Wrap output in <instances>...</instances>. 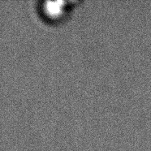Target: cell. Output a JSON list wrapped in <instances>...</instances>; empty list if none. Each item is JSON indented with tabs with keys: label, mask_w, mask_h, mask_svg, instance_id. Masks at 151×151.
<instances>
[{
	"label": "cell",
	"mask_w": 151,
	"mask_h": 151,
	"mask_svg": "<svg viewBox=\"0 0 151 151\" xmlns=\"http://www.w3.org/2000/svg\"><path fill=\"white\" fill-rule=\"evenodd\" d=\"M70 3L66 1H46L42 5V12L50 20H59L66 17Z\"/></svg>",
	"instance_id": "obj_1"
}]
</instances>
